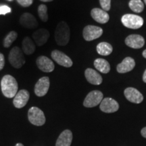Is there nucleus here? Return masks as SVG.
Masks as SVG:
<instances>
[{
	"instance_id": "b1692460",
	"label": "nucleus",
	"mask_w": 146,
	"mask_h": 146,
	"mask_svg": "<svg viewBox=\"0 0 146 146\" xmlns=\"http://www.w3.org/2000/svg\"><path fill=\"white\" fill-rule=\"evenodd\" d=\"M129 6L135 13H141L144 9V4L141 0H131L129 3Z\"/></svg>"
},
{
	"instance_id": "473e14b6",
	"label": "nucleus",
	"mask_w": 146,
	"mask_h": 146,
	"mask_svg": "<svg viewBox=\"0 0 146 146\" xmlns=\"http://www.w3.org/2000/svg\"><path fill=\"white\" fill-rule=\"evenodd\" d=\"M142 55H143V56L145 58H146V50H145L143 52V54H142Z\"/></svg>"
},
{
	"instance_id": "6e6552de",
	"label": "nucleus",
	"mask_w": 146,
	"mask_h": 146,
	"mask_svg": "<svg viewBox=\"0 0 146 146\" xmlns=\"http://www.w3.org/2000/svg\"><path fill=\"white\" fill-rule=\"evenodd\" d=\"M51 56H52V59L60 66L70 68L73 64L72 60L64 53L60 52L59 50H54L52 52Z\"/></svg>"
},
{
	"instance_id": "c9c22d12",
	"label": "nucleus",
	"mask_w": 146,
	"mask_h": 146,
	"mask_svg": "<svg viewBox=\"0 0 146 146\" xmlns=\"http://www.w3.org/2000/svg\"><path fill=\"white\" fill-rule=\"evenodd\" d=\"M143 1H144V3H145V5H146V0H143Z\"/></svg>"
},
{
	"instance_id": "2f4dec72",
	"label": "nucleus",
	"mask_w": 146,
	"mask_h": 146,
	"mask_svg": "<svg viewBox=\"0 0 146 146\" xmlns=\"http://www.w3.org/2000/svg\"><path fill=\"white\" fill-rule=\"evenodd\" d=\"M143 81L144 83H146V70H145V72H144V73H143Z\"/></svg>"
},
{
	"instance_id": "4468645a",
	"label": "nucleus",
	"mask_w": 146,
	"mask_h": 146,
	"mask_svg": "<svg viewBox=\"0 0 146 146\" xmlns=\"http://www.w3.org/2000/svg\"><path fill=\"white\" fill-rule=\"evenodd\" d=\"M125 43L133 49H140L145 44V39L139 35H131L126 38Z\"/></svg>"
},
{
	"instance_id": "dca6fc26",
	"label": "nucleus",
	"mask_w": 146,
	"mask_h": 146,
	"mask_svg": "<svg viewBox=\"0 0 146 146\" xmlns=\"http://www.w3.org/2000/svg\"><path fill=\"white\" fill-rule=\"evenodd\" d=\"M33 38L37 46H42L48 41V39L50 38V33L46 29H40L33 34Z\"/></svg>"
},
{
	"instance_id": "4be33fe9",
	"label": "nucleus",
	"mask_w": 146,
	"mask_h": 146,
	"mask_svg": "<svg viewBox=\"0 0 146 146\" xmlns=\"http://www.w3.org/2000/svg\"><path fill=\"white\" fill-rule=\"evenodd\" d=\"M94 66L97 70L104 74H107L110 70V66L108 62L102 58H98L95 60Z\"/></svg>"
},
{
	"instance_id": "412c9836",
	"label": "nucleus",
	"mask_w": 146,
	"mask_h": 146,
	"mask_svg": "<svg viewBox=\"0 0 146 146\" xmlns=\"http://www.w3.org/2000/svg\"><path fill=\"white\" fill-rule=\"evenodd\" d=\"M23 52L27 55H31L35 51V45L29 36L24 38L22 45Z\"/></svg>"
},
{
	"instance_id": "39448f33",
	"label": "nucleus",
	"mask_w": 146,
	"mask_h": 146,
	"mask_svg": "<svg viewBox=\"0 0 146 146\" xmlns=\"http://www.w3.org/2000/svg\"><path fill=\"white\" fill-rule=\"evenodd\" d=\"M28 118L30 123L35 126H42L45 123L44 113L37 107H32L29 110Z\"/></svg>"
},
{
	"instance_id": "1a4fd4ad",
	"label": "nucleus",
	"mask_w": 146,
	"mask_h": 146,
	"mask_svg": "<svg viewBox=\"0 0 146 146\" xmlns=\"http://www.w3.org/2000/svg\"><path fill=\"white\" fill-rule=\"evenodd\" d=\"M50 78L43 76L39 78L35 86V93L38 97H43L47 94L50 88Z\"/></svg>"
},
{
	"instance_id": "0eeeda50",
	"label": "nucleus",
	"mask_w": 146,
	"mask_h": 146,
	"mask_svg": "<svg viewBox=\"0 0 146 146\" xmlns=\"http://www.w3.org/2000/svg\"><path fill=\"white\" fill-rule=\"evenodd\" d=\"M103 34V29L99 27L88 25L83 29V35L85 41H91L100 37Z\"/></svg>"
},
{
	"instance_id": "f704fd0d",
	"label": "nucleus",
	"mask_w": 146,
	"mask_h": 146,
	"mask_svg": "<svg viewBox=\"0 0 146 146\" xmlns=\"http://www.w3.org/2000/svg\"><path fill=\"white\" fill-rule=\"evenodd\" d=\"M15 146H24L22 143H17Z\"/></svg>"
},
{
	"instance_id": "c756f323",
	"label": "nucleus",
	"mask_w": 146,
	"mask_h": 146,
	"mask_svg": "<svg viewBox=\"0 0 146 146\" xmlns=\"http://www.w3.org/2000/svg\"><path fill=\"white\" fill-rule=\"evenodd\" d=\"M5 65V59H4V56L0 53V70H1L3 68Z\"/></svg>"
},
{
	"instance_id": "7c9ffc66",
	"label": "nucleus",
	"mask_w": 146,
	"mask_h": 146,
	"mask_svg": "<svg viewBox=\"0 0 146 146\" xmlns=\"http://www.w3.org/2000/svg\"><path fill=\"white\" fill-rule=\"evenodd\" d=\"M141 133L142 136H143V137L146 138V127H144L142 129Z\"/></svg>"
},
{
	"instance_id": "bb28decb",
	"label": "nucleus",
	"mask_w": 146,
	"mask_h": 146,
	"mask_svg": "<svg viewBox=\"0 0 146 146\" xmlns=\"http://www.w3.org/2000/svg\"><path fill=\"white\" fill-rule=\"evenodd\" d=\"M100 3L102 8V10L106 11V12L110 10L111 0H100Z\"/></svg>"
},
{
	"instance_id": "a211bd4d",
	"label": "nucleus",
	"mask_w": 146,
	"mask_h": 146,
	"mask_svg": "<svg viewBox=\"0 0 146 146\" xmlns=\"http://www.w3.org/2000/svg\"><path fill=\"white\" fill-rule=\"evenodd\" d=\"M91 16L98 23L100 24L107 23L109 21V14L102 9L94 8L91 12Z\"/></svg>"
},
{
	"instance_id": "423d86ee",
	"label": "nucleus",
	"mask_w": 146,
	"mask_h": 146,
	"mask_svg": "<svg viewBox=\"0 0 146 146\" xmlns=\"http://www.w3.org/2000/svg\"><path fill=\"white\" fill-rule=\"evenodd\" d=\"M104 95L100 91L95 90L89 92L83 102V106L86 108H94L101 103Z\"/></svg>"
},
{
	"instance_id": "c85d7f7f",
	"label": "nucleus",
	"mask_w": 146,
	"mask_h": 146,
	"mask_svg": "<svg viewBox=\"0 0 146 146\" xmlns=\"http://www.w3.org/2000/svg\"><path fill=\"white\" fill-rule=\"evenodd\" d=\"M17 1L23 7H29L33 2V0H17Z\"/></svg>"
},
{
	"instance_id": "7ed1b4c3",
	"label": "nucleus",
	"mask_w": 146,
	"mask_h": 146,
	"mask_svg": "<svg viewBox=\"0 0 146 146\" xmlns=\"http://www.w3.org/2000/svg\"><path fill=\"white\" fill-rule=\"evenodd\" d=\"M8 60L11 65L15 68H21L25 64L23 52L17 46L14 47L8 55Z\"/></svg>"
},
{
	"instance_id": "e433bc0d",
	"label": "nucleus",
	"mask_w": 146,
	"mask_h": 146,
	"mask_svg": "<svg viewBox=\"0 0 146 146\" xmlns=\"http://www.w3.org/2000/svg\"><path fill=\"white\" fill-rule=\"evenodd\" d=\"M8 1H13V0H8Z\"/></svg>"
},
{
	"instance_id": "a878e982",
	"label": "nucleus",
	"mask_w": 146,
	"mask_h": 146,
	"mask_svg": "<svg viewBox=\"0 0 146 146\" xmlns=\"http://www.w3.org/2000/svg\"><path fill=\"white\" fill-rule=\"evenodd\" d=\"M38 14L40 19L43 22L48 21V14H47V8L44 4H41L38 8Z\"/></svg>"
},
{
	"instance_id": "9d476101",
	"label": "nucleus",
	"mask_w": 146,
	"mask_h": 146,
	"mask_svg": "<svg viewBox=\"0 0 146 146\" xmlns=\"http://www.w3.org/2000/svg\"><path fill=\"white\" fill-rule=\"evenodd\" d=\"M100 110L106 113H113L116 112L119 109L118 102L114 99L106 98L103 99L100 103Z\"/></svg>"
},
{
	"instance_id": "ddd939ff",
	"label": "nucleus",
	"mask_w": 146,
	"mask_h": 146,
	"mask_svg": "<svg viewBox=\"0 0 146 146\" xmlns=\"http://www.w3.org/2000/svg\"><path fill=\"white\" fill-rule=\"evenodd\" d=\"M126 98L129 102L135 104H140L143 102V96L137 89L133 87H128L124 91Z\"/></svg>"
},
{
	"instance_id": "393cba45",
	"label": "nucleus",
	"mask_w": 146,
	"mask_h": 146,
	"mask_svg": "<svg viewBox=\"0 0 146 146\" xmlns=\"http://www.w3.org/2000/svg\"><path fill=\"white\" fill-rule=\"evenodd\" d=\"M18 36V33L16 31H11L8 34V35L3 39V46L5 47H9L13 43Z\"/></svg>"
},
{
	"instance_id": "5701e85b",
	"label": "nucleus",
	"mask_w": 146,
	"mask_h": 146,
	"mask_svg": "<svg viewBox=\"0 0 146 146\" xmlns=\"http://www.w3.org/2000/svg\"><path fill=\"white\" fill-rule=\"evenodd\" d=\"M97 52L102 56H108L112 54L113 48L112 46L107 42H101L97 45Z\"/></svg>"
},
{
	"instance_id": "aec40b11",
	"label": "nucleus",
	"mask_w": 146,
	"mask_h": 146,
	"mask_svg": "<svg viewBox=\"0 0 146 146\" xmlns=\"http://www.w3.org/2000/svg\"><path fill=\"white\" fill-rule=\"evenodd\" d=\"M72 141V133L70 130L64 131L60 135L56 146H70Z\"/></svg>"
},
{
	"instance_id": "72a5a7b5",
	"label": "nucleus",
	"mask_w": 146,
	"mask_h": 146,
	"mask_svg": "<svg viewBox=\"0 0 146 146\" xmlns=\"http://www.w3.org/2000/svg\"><path fill=\"white\" fill-rule=\"evenodd\" d=\"M41 1H43V2H49V1H52L53 0H41Z\"/></svg>"
},
{
	"instance_id": "20e7f679",
	"label": "nucleus",
	"mask_w": 146,
	"mask_h": 146,
	"mask_svg": "<svg viewBox=\"0 0 146 146\" xmlns=\"http://www.w3.org/2000/svg\"><path fill=\"white\" fill-rule=\"evenodd\" d=\"M121 22L124 26L131 29H138L143 26V19L135 14H127L123 16Z\"/></svg>"
},
{
	"instance_id": "2eb2a0df",
	"label": "nucleus",
	"mask_w": 146,
	"mask_h": 146,
	"mask_svg": "<svg viewBox=\"0 0 146 146\" xmlns=\"http://www.w3.org/2000/svg\"><path fill=\"white\" fill-rule=\"evenodd\" d=\"M19 22L22 26L27 29H35L38 25V22L35 17L30 13H24L22 14L20 17Z\"/></svg>"
},
{
	"instance_id": "f3484780",
	"label": "nucleus",
	"mask_w": 146,
	"mask_h": 146,
	"mask_svg": "<svg viewBox=\"0 0 146 146\" xmlns=\"http://www.w3.org/2000/svg\"><path fill=\"white\" fill-rule=\"evenodd\" d=\"M85 76L89 83L95 85H99L102 83V77L100 74L92 68H87L85 71Z\"/></svg>"
},
{
	"instance_id": "f8f14e48",
	"label": "nucleus",
	"mask_w": 146,
	"mask_h": 146,
	"mask_svg": "<svg viewBox=\"0 0 146 146\" xmlns=\"http://www.w3.org/2000/svg\"><path fill=\"white\" fill-rule=\"evenodd\" d=\"M29 97H30V94L28 91L25 90V89H22L18 91L14 96L13 100L14 106L17 108H22L25 106L29 101Z\"/></svg>"
},
{
	"instance_id": "f03ea898",
	"label": "nucleus",
	"mask_w": 146,
	"mask_h": 146,
	"mask_svg": "<svg viewBox=\"0 0 146 146\" xmlns=\"http://www.w3.org/2000/svg\"><path fill=\"white\" fill-rule=\"evenodd\" d=\"M70 31L68 25L64 21L58 23L55 31V39L58 45L64 46L70 41Z\"/></svg>"
},
{
	"instance_id": "cd10ccee",
	"label": "nucleus",
	"mask_w": 146,
	"mask_h": 146,
	"mask_svg": "<svg viewBox=\"0 0 146 146\" xmlns=\"http://www.w3.org/2000/svg\"><path fill=\"white\" fill-rule=\"evenodd\" d=\"M12 9L6 5H0V15H5L6 14L10 13Z\"/></svg>"
},
{
	"instance_id": "9b49d317",
	"label": "nucleus",
	"mask_w": 146,
	"mask_h": 146,
	"mask_svg": "<svg viewBox=\"0 0 146 146\" xmlns=\"http://www.w3.org/2000/svg\"><path fill=\"white\" fill-rule=\"evenodd\" d=\"M38 68L43 72H51L54 70L55 66L52 60L44 56H41L36 60Z\"/></svg>"
},
{
	"instance_id": "6ab92c4d",
	"label": "nucleus",
	"mask_w": 146,
	"mask_h": 146,
	"mask_svg": "<svg viewBox=\"0 0 146 146\" xmlns=\"http://www.w3.org/2000/svg\"><path fill=\"white\" fill-rule=\"evenodd\" d=\"M135 62L134 59L131 57H127L123 60L121 63L118 64L116 70L118 72L123 74V73L130 72L135 68Z\"/></svg>"
},
{
	"instance_id": "f257e3e1",
	"label": "nucleus",
	"mask_w": 146,
	"mask_h": 146,
	"mask_svg": "<svg viewBox=\"0 0 146 146\" xmlns=\"http://www.w3.org/2000/svg\"><path fill=\"white\" fill-rule=\"evenodd\" d=\"M18 83L16 78L10 74L5 75L1 81V89L3 96L8 98H14L18 91Z\"/></svg>"
}]
</instances>
